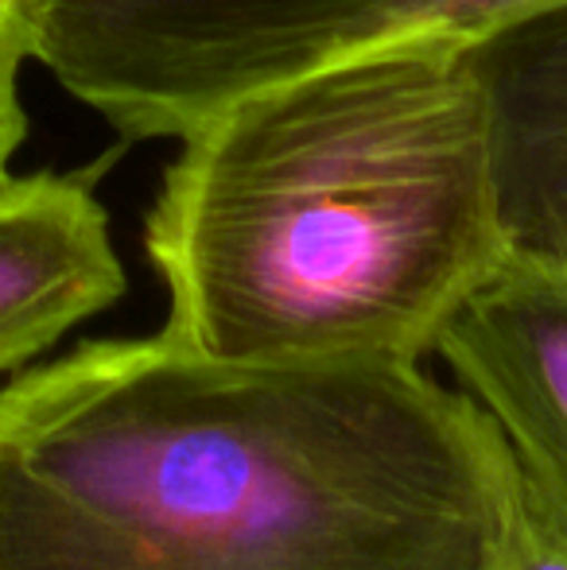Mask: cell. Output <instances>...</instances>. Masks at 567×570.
Instances as JSON below:
<instances>
[{
  "label": "cell",
  "instance_id": "5",
  "mask_svg": "<svg viewBox=\"0 0 567 570\" xmlns=\"http://www.w3.org/2000/svg\"><path fill=\"white\" fill-rule=\"evenodd\" d=\"M125 295L90 175H0V376L36 365Z\"/></svg>",
  "mask_w": 567,
  "mask_h": 570
},
{
  "label": "cell",
  "instance_id": "3",
  "mask_svg": "<svg viewBox=\"0 0 567 570\" xmlns=\"http://www.w3.org/2000/svg\"><path fill=\"white\" fill-rule=\"evenodd\" d=\"M36 62L129 140L389 43H475L553 0H28Z\"/></svg>",
  "mask_w": 567,
  "mask_h": 570
},
{
  "label": "cell",
  "instance_id": "2",
  "mask_svg": "<svg viewBox=\"0 0 567 570\" xmlns=\"http://www.w3.org/2000/svg\"><path fill=\"white\" fill-rule=\"evenodd\" d=\"M144 253L164 334L234 361H424L509 253L467 43L417 39L198 117Z\"/></svg>",
  "mask_w": 567,
  "mask_h": 570
},
{
  "label": "cell",
  "instance_id": "8",
  "mask_svg": "<svg viewBox=\"0 0 567 570\" xmlns=\"http://www.w3.org/2000/svg\"><path fill=\"white\" fill-rule=\"evenodd\" d=\"M501 570H567V517L521 478V509Z\"/></svg>",
  "mask_w": 567,
  "mask_h": 570
},
{
  "label": "cell",
  "instance_id": "4",
  "mask_svg": "<svg viewBox=\"0 0 567 570\" xmlns=\"http://www.w3.org/2000/svg\"><path fill=\"white\" fill-rule=\"evenodd\" d=\"M436 353L498 423L521 478L567 517V261L509 248Z\"/></svg>",
  "mask_w": 567,
  "mask_h": 570
},
{
  "label": "cell",
  "instance_id": "6",
  "mask_svg": "<svg viewBox=\"0 0 567 570\" xmlns=\"http://www.w3.org/2000/svg\"><path fill=\"white\" fill-rule=\"evenodd\" d=\"M467 47L490 114L509 248L567 261V0Z\"/></svg>",
  "mask_w": 567,
  "mask_h": 570
},
{
  "label": "cell",
  "instance_id": "7",
  "mask_svg": "<svg viewBox=\"0 0 567 570\" xmlns=\"http://www.w3.org/2000/svg\"><path fill=\"white\" fill-rule=\"evenodd\" d=\"M36 59V20L28 0H0V175L28 140V114L20 106V70Z\"/></svg>",
  "mask_w": 567,
  "mask_h": 570
},
{
  "label": "cell",
  "instance_id": "1",
  "mask_svg": "<svg viewBox=\"0 0 567 570\" xmlns=\"http://www.w3.org/2000/svg\"><path fill=\"white\" fill-rule=\"evenodd\" d=\"M521 470L420 361L98 338L0 384V570H501Z\"/></svg>",
  "mask_w": 567,
  "mask_h": 570
}]
</instances>
